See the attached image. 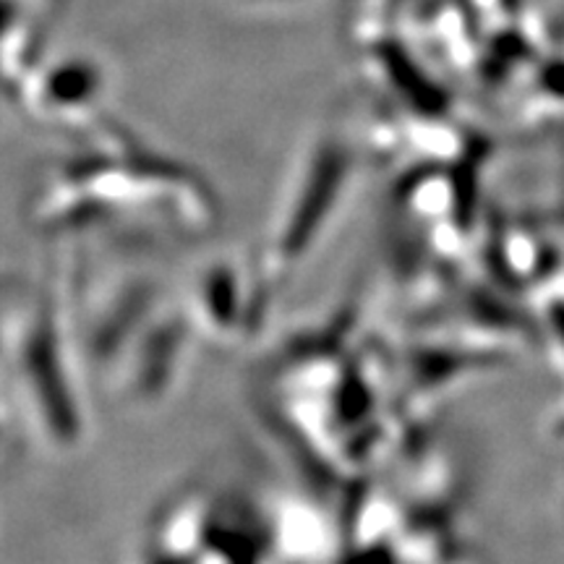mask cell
Returning <instances> with one entry per match:
<instances>
[{
	"label": "cell",
	"mask_w": 564,
	"mask_h": 564,
	"mask_svg": "<svg viewBox=\"0 0 564 564\" xmlns=\"http://www.w3.org/2000/svg\"><path fill=\"white\" fill-rule=\"evenodd\" d=\"M17 314L9 312V319L17 322V333L6 327V352L9 361L17 364L19 403L24 408L26 426L53 449H66L79 442L82 421L68 390L61 335L51 308L21 301Z\"/></svg>",
	"instance_id": "obj_1"
},
{
	"label": "cell",
	"mask_w": 564,
	"mask_h": 564,
	"mask_svg": "<svg viewBox=\"0 0 564 564\" xmlns=\"http://www.w3.org/2000/svg\"><path fill=\"white\" fill-rule=\"evenodd\" d=\"M251 303H243V288L238 272L212 270L204 272L194 288L192 314L194 324L202 327L207 337L232 340L236 333H243L251 324V314H246Z\"/></svg>",
	"instance_id": "obj_2"
}]
</instances>
